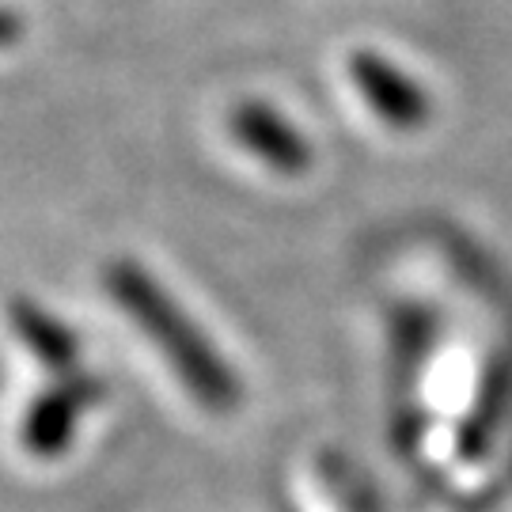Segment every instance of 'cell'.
Here are the masks:
<instances>
[{"instance_id": "obj_6", "label": "cell", "mask_w": 512, "mask_h": 512, "mask_svg": "<svg viewBox=\"0 0 512 512\" xmlns=\"http://www.w3.org/2000/svg\"><path fill=\"white\" fill-rule=\"evenodd\" d=\"M19 35H23V23H19V16H12V12H4V8H0V46L16 42Z\"/></svg>"}, {"instance_id": "obj_4", "label": "cell", "mask_w": 512, "mask_h": 512, "mask_svg": "<svg viewBox=\"0 0 512 512\" xmlns=\"http://www.w3.org/2000/svg\"><path fill=\"white\" fill-rule=\"evenodd\" d=\"M8 315H12V330L23 338V346L31 349L42 365H50V368L76 365V338L57 323L54 315H46V311L38 308V304H31V300H16V304L8 308Z\"/></svg>"}, {"instance_id": "obj_2", "label": "cell", "mask_w": 512, "mask_h": 512, "mask_svg": "<svg viewBox=\"0 0 512 512\" xmlns=\"http://www.w3.org/2000/svg\"><path fill=\"white\" fill-rule=\"evenodd\" d=\"M349 80L368 103V110L399 133H414L433 118L429 92L376 50H357L349 57Z\"/></svg>"}, {"instance_id": "obj_5", "label": "cell", "mask_w": 512, "mask_h": 512, "mask_svg": "<svg viewBox=\"0 0 512 512\" xmlns=\"http://www.w3.org/2000/svg\"><path fill=\"white\" fill-rule=\"evenodd\" d=\"M76 410H80V387L54 391V395L38 399L31 418H27V444L35 452H57L69 437V429H73Z\"/></svg>"}, {"instance_id": "obj_3", "label": "cell", "mask_w": 512, "mask_h": 512, "mask_svg": "<svg viewBox=\"0 0 512 512\" xmlns=\"http://www.w3.org/2000/svg\"><path fill=\"white\" fill-rule=\"evenodd\" d=\"M228 129L243 152H251L277 175H304L311 167L308 137L285 114H277V107L262 103V99L236 103L228 114Z\"/></svg>"}, {"instance_id": "obj_1", "label": "cell", "mask_w": 512, "mask_h": 512, "mask_svg": "<svg viewBox=\"0 0 512 512\" xmlns=\"http://www.w3.org/2000/svg\"><path fill=\"white\" fill-rule=\"evenodd\" d=\"M107 285H110V296L118 300V308L126 311L129 319L160 346V353H164L167 361H171V368L179 372V380H183L202 403L217 406V410L236 403L239 399L236 372L220 361L213 342L194 327V319H190L137 262H129V258L110 262Z\"/></svg>"}]
</instances>
